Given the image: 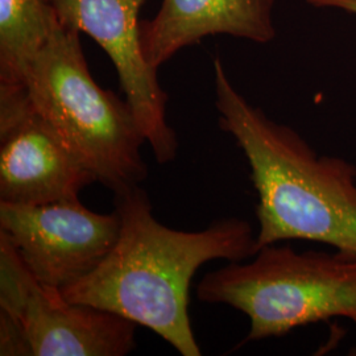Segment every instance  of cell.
I'll return each mask as SVG.
<instances>
[{"instance_id":"obj_11","label":"cell","mask_w":356,"mask_h":356,"mask_svg":"<svg viewBox=\"0 0 356 356\" xmlns=\"http://www.w3.org/2000/svg\"><path fill=\"white\" fill-rule=\"evenodd\" d=\"M318 8H335L356 15V0H306Z\"/></svg>"},{"instance_id":"obj_1","label":"cell","mask_w":356,"mask_h":356,"mask_svg":"<svg viewBox=\"0 0 356 356\" xmlns=\"http://www.w3.org/2000/svg\"><path fill=\"white\" fill-rule=\"evenodd\" d=\"M120 232L90 275L63 291L76 304L113 312L156 332L182 356H200L189 317L195 272L213 260L244 261L257 251L251 223L225 218L201 231L168 227L140 186L114 194Z\"/></svg>"},{"instance_id":"obj_7","label":"cell","mask_w":356,"mask_h":356,"mask_svg":"<svg viewBox=\"0 0 356 356\" xmlns=\"http://www.w3.org/2000/svg\"><path fill=\"white\" fill-rule=\"evenodd\" d=\"M44 1L61 23L85 32L107 53L156 161H173L178 140L166 120L168 95L157 81V69L148 64L143 51L139 13L147 0Z\"/></svg>"},{"instance_id":"obj_12","label":"cell","mask_w":356,"mask_h":356,"mask_svg":"<svg viewBox=\"0 0 356 356\" xmlns=\"http://www.w3.org/2000/svg\"><path fill=\"white\" fill-rule=\"evenodd\" d=\"M350 355H355L356 356V344H355V347H353V348H351V353H350Z\"/></svg>"},{"instance_id":"obj_4","label":"cell","mask_w":356,"mask_h":356,"mask_svg":"<svg viewBox=\"0 0 356 356\" xmlns=\"http://www.w3.org/2000/svg\"><path fill=\"white\" fill-rule=\"evenodd\" d=\"M197 297L244 313L250 319L244 342L279 338L334 318L356 325V252H298L268 244L244 261L206 273Z\"/></svg>"},{"instance_id":"obj_10","label":"cell","mask_w":356,"mask_h":356,"mask_svg":"<svg viewBox=\"0 0 356 356\" xmlns=\"http://www.w3.org/2000/svg\"><path fill=\"white\" fill-rule=\"evenodd\" d=\"M44 0H0V89H24L29 65L51 29Z\"/></svg>"},{"instance_id":"obj_8","label":"cell","mask_w":356,"mask_h":356,"mask_svg":"<svg viewBox=\"0 0 356 356\" xmlns=\"http://www.w3.org/2000/svg\"><path fill=\"white\" fill-rule=\"evenodd\" d=\"M94 182L95 175L33 110L26 89H0V202L76 201Z\"/></svg>"},{"instance_id":"obj_5","label":"cell","mask_w":356,"mask_h":356,"mask_svg":"<svg viewBox=\"0 0 356 356\" xmlns=\"http://www.w3.org/2000/svg\"><path fill=\"white\" fill-rule=\"evenodd\" d=\"M135 329L35 279L0 232V355L124 356L136 347Z\"/></svg>"},{"instance_id":"obj_6","label":"cell","mask_w":356,"mask_h":356,"mask_svg":"<svg viewBox=\"0 0 356 356\" xmlns=\"http://www.w3.org/2000/svg\"><path fill=\"white\" fill-rule=\"evenodd\" d=\"M0 232L35 279L63 292L110 254L120 216L116 210L95 213L79 200L40 206L0 202Z\"/></svg>"},{"instance_id":"obj_9","label":"cell","mask_w":356,"mask_h":356,"mask_svg":"<svg viewBox=\"0 0 356 356\" xmlns=\"http://www.w3.org/2000/svg\"><path fill=\"white\" fill-rule=\"evenodd\" d=\"M275 0H163L157 15L141 22L143 51L159 69L202 38L229 35L267 44L276 36Z\"/></svg>"},{"instance_id":"obj_3","label":"cell","mask_w":356,"mask_h":356,"mask_svg":"<svg viewBox=\"0 0 356 356\" xmlns=\"http://www.w3.org/2000/svg\"><path fill=\"white\" fill-rule=\"evenodd\" d=\"M26 90L38 113L114 194L140 186L148 176L141 156L147 139L127 99L95 82L79 31L51 10V29L29 65Z\"/></svg>"},{"instance_id":"obj_2","label":"cell","mask_w":356,"mask_h":356,"mask_svg":"<svg viewBox=\"0 0 356 356\" xmlns=\"http://www.w3.org/2000/svg\"><path fill=\"white\" fill-rule=\"evenodd\" d=\"M219 127L241 148L257 194V250L306 241L356 252V166L321 156L292 127L248 102L214 60Z\"/></svg>"}]
</instances>
